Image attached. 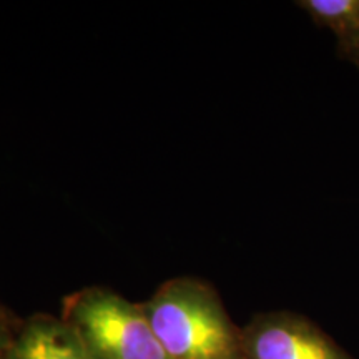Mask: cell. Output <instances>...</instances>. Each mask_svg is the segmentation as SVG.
Returning a JSON list of instances; mask_svg holds the SVG:
<instances>
[{"mask_svg": "<svg viewBox=\"0 0 359 359\" xmlns=\"http://www.w3.org/2000/svg\"><path fill=\"white\" fill-rule=\"evenodd\" d=\"M140 304L168 359H243L241 330L208 283L173 278Z\"/></svg>", "mask_w": 359, "mask_h": 359, "instance_id": "obj_1", "label": "cell"}, {"mask_svg": "<svg viewBox=\"0 0 359 359\" xmlns=\"http://www.w3.org/2000/svg\"><path fill=\"white\" fill-rule=\"evenodd\" d=\"M60 318L93 359H168L142 304L111 290L90 286L67 296Z\"/></svg>", "mask_w": 359, "mask_h": 359, "instance_id": "obj_2", "label": "cell"}, {"mask_svg": "<svg viewBox=\"0 0 359 359\" xmlns=\"http://www.w3.org/2000/svg\"><path fill=\"white\" fill-rule=\"evenodd\" d=\"M243 359H354L320 326L294 313L258 314L241 330Z\"/></svg>", "mask_w": 359, "mask_h": 359, "instance_id": "obj_3", "label": "cell"}, {"mask_svg": "<svg viewBox=\"0 0 359 359\" xmlns=\"http://www.w3.org/2000/svg\"><path fill=\"white\" fill-rule=\"evenodd\" d=\"M2 359L93 358L62 318L34 314L13 331Z\"/></svg>", "mask_w": 359, "mask_h": 359, "instance_id": "obj_4", "label": "cell"}, {"mask_svg": "<svg viewBox=\"0 0 359 359\" xmlns=\"http://www.w3.org/2000/svg\"><path fill=\"white\" fill-rule=\"evenodd\" d=\"M298 6L314 24L334 32L341 55L359 69V0H304Z\"/></svg>", "mask_w": 359, "mask_h": 359, "instance_id": "obj_5", "label": "cell"}, {"mask_svg": "<svg viewBox=\"0 0 359 359\" xmlns=\"http://www.w3.org/2000/svg\"><path fill=\"white\" fill-rule=\"evenodd\" d=\"M13 327L8 320H0V359H2L4 353L8 346V341H11L13 334Z\"/></svg>", "mask_w": 359, "mask_h": 359, "instance_id": "obj_6", "label": "cell"}, {"mask_svg": "<svg viewBox=\"0 0 359 359\" xmlns=\"http://www.w3.org/2000/svg\"><path fill=\"white\" fill-rule=\"evenodd\" d=\"M0 320H8V314L4 311L2 306H0Z\"/></svg>", "mask_w": 359, "mask_h": 359, "instance_id": "obj_7", "label": "cell"}]
</instances>
